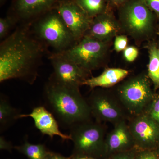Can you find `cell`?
Masks as SVG:
<instances>
[{
    "mask_svg": "<svg viewBox=\"0 0 159 159\" xmlns=\"http://www.w3.org/2000/svg\"><path fill=\"white\" fill-rule=\"evenodd\" d=\"M56 9L77 42L82 38L89 29L93 19L75 0H64Z\"/></svg>",
    "mask_w": 159,
    "mask_h": 159,
    "instance_id": "cell-10",
    "label": "cell"
},
{
    "mask_svg": "<svg viewBox=\"0 0 159 159\" xmlns=\"http://www.w3.org/2000/svg\"><path fill=\"white\" fill-rule=\"evenodd\" d=\"M127 121L124 120L116 123L114 125L112 130L107 134L104 159L115 154L136 148Z\"/></svg>",
    "mask_w": 159,
    "mask_h": 159,
    "instance_id": "cell-13",
    "label": "cell"
},
{
    "mask_svg": "<svg viewBox=\"0 0 159 159\" xmlns=\"http://www.w3.org/2000/svg\"><path fill=\"white\" fill-rule=\"evenodd\" d=\"M122 30L119 21L107 10L93 18L89 29L85 35L109 43Z\"/></svg>",
    "mask_w": 159,
    "mask_h": 159,
    "instance_id": "cell-14",
    "label": "cell"
},
{
    "mask_svg": "<svg viewBox=\"0 0 159 159\" xmlns=\"http://www.w3.org/2000/svg\"><path fill=\"white\" fill-rule=\"evenodd\" d=\"M70 157L71 159H100L84 155L72 154Z\"/></svg>",
    "mask_w": 159,
    "mask_h": 159,
    "instance_id": "cell-30",
    "label": "cell"
},
{
    "mask_svg": "<svg viewBox=\"0 0 159 159\" xmlns=\"http://www.w3.org/2000/svg\"><path fill=\"white\" fill-rule=\"evenodd\" d=\"M76 2L92 18L107 10V0H75Z\"/></svg>",
    "mask_w": 159,
    "mask_h": 159,
    "instance_id": "cell-20",
    "label": "cell"
},
{
    "mask_svg": "<svg viewBox=\"0 0 159 159\" xmlns=\"http://www.w3.org/2000/svg\"><path fill=\"white\" fill-rule=\"evenodd\" d=\"M146 5L156 14L159 20V0H145Z\"/></svg>",
    "mask_w": 159,
    "mask_h": 159,
    "instance_id": "cell-27",
    "label": "cell"
},
{
    "mask_svg": "<svg viewBox=\"0 0 159 159\" xmlns=\"http://www.w3.org/2000/svg\"><path fill=\"white\" fill-rule=\"evenodd\" d=\"M25 117L32 118L35 127L43 134L48 136L51 139L57 136L63 140H71L70 134H66L61 131L56 118L45 107H36L33 108L31 113L20 115V119Z\"/></svg>",
    "mask_w": 159,
    "mask_h": 159,
    "instance_id": "cell-15",
    "label": "cell"
},
{
    "mask_svg": "<svg viewBox=\"0 0 159 159\" xmlns=\"http://www.w3.org/2000/svg\"><path fill=\"white\" fill-rule=\"evenodd\" d=\"M13 146L11 142L7 141L3 136L0 137V149L11 152L13 149Z\"/></svg>",
    "mask_w": 159,
    "mask_h": 159,
    "instance_id": "cell-28",
    "label": "cell"
},
{
    "mask_svg": "<svg viewBox=\"0 0 159 159\" xmlns=\"http://www.w3.org/2000/svg\"><path fill=\"white\" fill-rule=\"evenodd\" d=\"M127 122L137 149L159 148V125L147 114L143 113L130 117Z\"/></svg>",
    "mask_w": 159,
    "mask_h": 159,
    "instance_id": "cell-9",
    "label": "cell"
},
{
    "mask_svg": "<svg viewBox=\"0 0 159 159\" xmlns=\"http://www.w3.org/2000/svg\"><path fill=\"white\" fill-rule=\"evenodd\" d=\"M18 22L12 16L8 14L7 16L0 18V39L4 40L8 36L11 29Z\"/></svg>",
    "mask_w": 159,
    "mask_h": 159,
    "instance_id": "cell-21",
    "label": "cell"
},
{
    "mask_svg": "<svg viewBox=\"0 0 159 159\" xmlns=\"http://www.w3.org/2000/svg\"><path fill=\"white\" fill-rule=\"evenodd\" d=\"M158 49H159V45H158Z\"/></svg>",
    "mask_w": 159,
    "mask_h": 159,
    "instance_id": "cell-34",
    "label": "cell"
},
{
    "mask_svg": "<svg viewBox=\"0 0 159 159\" xmlns=\"http://www.w3.org/2000/svg\"><path fill=\"white\" fill-rule=\"evenodd\" d=\"M144 113L159 125V93H156L153 100Z\"/></svg>",
    "mask_w": 159,
    "mask_h": 159,
    "instance_id": "cell-22",
    "label": "cell"
},
{
    "mask_svg": "<svg viewBox=\"0 0 159 159\" xmlns=\"http://www.w3.org/2000/svg\"><path fill=\"white\" fill-rule=\"evenodd\" d=\"M128 38L124 35H118L115 37L114 48L115 51L119 52L124 51L127 48Z\"/></svg>",
    "mask_w": 159,
    "mask_h": 159,
    "instance_id": "cell-23",
    "label": "cell"
},
{
    "mask_svg": "<svg viewBox=\"0 0 159 159\" xmlns=\"http://www.w3.org/2000/svg\"><path fill=\"white\" fill-rule=\"evenodd\" d=\"M31 31L54 53H60L74 45L77 41L55 9L40 16L30 23Z\"/></svg>",
    "mask_w": 159,
    "mask_h": 159,
    "instance_id": "cell-3",
    "label": "cell"
},
{
    "mask_svg": "<svg viewBox=\"0 0 159 159\" xmlns=\"http://www.w3.org/2000/svg\"><path fill=\"white\" fill-rule=\"evenodd\" d=\"M128 0H107L108 2L117 7H120Z\"/></svg>",
    "mask_w": 159,
    "mask_h": 159,
    "instance_id": "cell-31",
    "label": "cell"
},
{
    "mask_svg": "<svg viewBox=\"0 0 159 159\" xmlns=\"http://www.w3.org/2000/svg\"><path fill=\"white\" fill-rule=\"evenodd\" d=\"M64 0H13L9 14L18 22L30 23L50 10L56 9Z\"/></svg>",
    "mask_w": 159,
    "mask_h": 159,
    "instance_id": "cell-12",
    "label": "cell"
},
{
    "mask_svg": "<svg viewBox=\"0 0 159 159\" xmlns=\"http://www.w3.org/2000/svg\"><path fill=\"white\" fill-rule=\"evenodd\" d=\"M154 20L145 0H128L120 6L119 22L122 30L135 39H144L152 34Z\"/></svg>",
    "mask_w": 159,
    "mask_h": 159,
    "instance_id": "cell-6",
    "label": "cell"
},
{
    "mask_svg": "<svg viewBox=\"0 0 159 159\" xmlns=\"http://www.w3.org/2000/svg\"><path fill=\"white\" fill-rule=\"evenodd\" d=\"M48 48L22 24L0 44V82L20 79L32 84Z\"/></svg>",
    "mask_w": 159,
    "mask_h": 159,
    "instance_id": "cell-1",
    "label": "cell"
},
{
    "mask_svg": "<svg viewBox=\"0 0 159 159\" xmlns=\"http://www.w3.org/2000/svg\"><path fill=\"white\" fill-rule=\"evenodd\" d=\"M7 0H0V4H1V6H2L3 4H4L6 2Z\"/></svg>",
    "mask_w": 159,
    "mask_h": 159,
    "instance_id": "cell-32",
    "label": "cell"
},
{
    "mask_svg": "<svg viewBox=\"0 0 159 159\" xmlns=\"http://www.w3.org/2000/svg\"><path fill=\"white\" fill-rule=\"evenodd\" d=\"M20 114L13 107L7 99L1 96L0 99V130L5 131L20 119Z\"/></svg>",
    "mask_w": 159,
    "mask_h": 159,
    "instance_id": "cell-17",
    "label": "cell"
},
{
    "mask_svg": "<svg viewBox=\"0 0 159 159\" xmlns=\"http://www.w3.org/2000/svg\"><path fill=\"white\" fill-rule=\"evenodd\" d=\"M108 51V43L85 35L66 51L53 53L90 73L102 65Z\"/></svg>",
    "mask_w": 159,
    "mask_h": 159,
    "instance_id": "cell-7",
    "label": "cell"
},
{
    "mask_svg": "<svg viewBox=\"0 0 159 159\" xmlns=\"http://www.w3.org/2000/svg\"><path fill=\"white\" fill-rule=\"evenodd\" d=\"M14 148L28 159H47L51 151L43 144H31L27 140L21 145L15 146Z\"/></svg>",
    "mask_w": 159,
    "mask_h": 159,
    "instance_id": "cell-19",
    "label": "cell"
},
{
    "mask_svg": "<svg viewBox=\"0 0 159 159\" xmlns=\"http://www.w3.org/2000/svg\"><path fill=\"white\" fill-rule=\"evenodd\" d=\"M157 152L158 156V157L159 159V148H158L157 149Z\"/></svg>",
    "mask_w": 159,
    "mask_h": 159,
    "instance_id": "cell-33",
    "label": "cell"
},
{
    "mask_svg": "<svg viewBox=\"0 0 159 159\" xmlns=\"http://www.w3.org/2000/svg\"><path fill=\"white\" fill-rule=\"evenodd\" d=\"M149 62L148 66V77L153 84L155 90L159 89V51L155 43L148 45Z\"/></svg>",
    "mask_w": 159,
    "mask_h": 159,
    "instance_id": "cell-18",
    "label": "cell"
},
{
    "mask_svg": "<svg viewBox=\"0 0 159 159\" xmlns=\"http://www.w3.org/2000/svg\"><path fill=\"white\" fill-rule=\"evenodd\" d=\"M139 53V50L136 47L129 46L123 51V56L126 61L133 62L138 57Z\"/></svg>",
    "mask_w": 159,
    "mask_h": 159,
    "instance_id": "cell-26",
    "label": "cell"
},
{
    "mask_svg": "<svg viewBox=\"0 0 159 159\" xmlns=\"http://www.w3.org/2000/svg\"><path fill=\"white\" fill-rule=\"evenodd\" d=\"M86 99L92 117L97 122H110L114 125L121 121H128L130 118L114 91L94 89Z\"/></svg>",
    "mask_w": 159,
    "mask_h": 159,
    "instance_id": "cell-8",
    "label": "cell"
},
{
    "mask_svg": "<svg viewBox=\"0 0 159 159\" xmlns=\"http://www.w3.org/2000/svg\"><path fill=\"white\" fill-rule=\"evenodd\" d=\"M43 97L51 112L66 127L92 119L88 103L80 88L63 85L50 77L45 85Z\"/></svg>",
    "mask_w": 159,
    "mask_h": 159,
    "instance_id": "cell-2",
    "label": "cell"
},
{
    "mask_svg": "<svg viewBox=\"0 0 159 159\" xmlns=\"http://www.w3.org/2000/svg\"><path fill=\"white\" fill-rule=\"evenodd\" d=\"M151 82L148 75L140 74L122 80L114 91L130 117L145 112L153 100Z\"/></svg>",
    "mask_w": 159,
    "mask_h": 159,
    "instance_id": "cell-4",
    "label": "cell"
},
{
    "mask_svg": "<svg viewBox=\"0 0 159 159\" xmlns=\"http://www.w3.org/2000/svg\"><path fill=\"white\" fill-rule=\"evenodd\" d=\"M70 129V135L74 144L72 154L104 159L107 134L104 124L92 119L74 124Z\"/></svg>",
    "mask_w": 159,
    "mask_h": 159,
    "instance_id": "cell-5",
    "label": "cell"
},
{
    "mask_svg": "<svg viewBox=\"0 0 159 159\" xmlns=\"http://www.w3.org/2000/svg\"><path fill=\"white\" fill-rule=\"evenodd\" d=\"M47 159H71L70 157H66L60 154L50 151Z\"/></svg>",
    "mask_w": 159,
    "mask_h": 159,
    "instance_id": "cell-29",
    "label": "cell"
},
{
    "mask_svg": "<svg viewBox=\"0 0 159 159\" xmlns=\"http://www.w3.org/2000/svg\"><path fill=\"white\" fill-rule=\"evenodd\" d=\"M138 150L135 148L127 151L115 154L105 159H134Z\"/></svg>",
    "mask_w": 159,
    "mask_h": 159,
    "instance_id": "cell-25",
    "label": "cell"
},
{
    "mask_svg": "<svg viewBox=\"0 0 159 159\" xmlns=\"http://www.w3.org/2000/svg\"><path fill=\"white\" fill-rule=\"evenodd\" d=\"M129 72L121 68H107L99 76L91 77L85 80L83 85L93 89H108L119 84L127 77Z\"/></svg>",
    "mask_w": 159,
    "mask_h": 159,
    "instance_id": "cell-16",
    "label": "cell"
},
{
    "mask_svg": "<svg viewBox=\"0 0 159 159\" xmlns=\"http://www.w3.org/2000/svg\"><path fill=\"white\" fill-rule=\"evenodd\" d=\"M134 159H159L157 150L137 151Z\"/></svg>",
    "mask_w": 159,
    "mask_h": 159,
    "instance_id": "cell-24",
    "label": "cell"
},
{
    "mask_svg": "<svg viewBox=\"0 0 159 159\" xmlns=\"http://www.w3.org/2000/svg\"><path fill=\"white\" fill-rule=\"evenodd\" d=\"M49 56L54 70L50 77L57 82L68 86L80 88L89 78L90 73L76 64L54 53Z\"/></svg>",
    "mask_w": 159,
    "mask_h": 159,
    "instance_id": "cell-11",
    "label": "cell"
}]
</instances>
